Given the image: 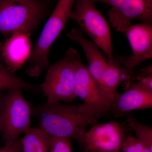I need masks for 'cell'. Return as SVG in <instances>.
I'll list each match as a JSON object with an SVG mask.
<instances>
[{"label": "cell", "instance_id": "obj_1", "mask_svg": "<svg viewBox=\"0 0 152 152\" xmlns=\"http://www.w3.org/2000/svg\"><path fill=\"white\" fill-rule=\"evenodd\" d=\"M39 120V128L51 137H66L77 142L80 149L89 125L98 124L80 107L60 102L45 103L31 107Z\"/></svg>", "mask_w": 152, "mask_h": 152}, {"label": "cell", "instance_id": "obj_2", "mask_svg": "<svg viewBox=\"0 0 152 152\" xmlns=\"http://www.w3.org/2000/svg\"><path fill=\"white\" fill-rule=\"evenodd\" d=\"M55 0H0V32L30 34L50 14Z\"/></svg>", "mask_w": 152, "mask_h": 152}, {"label": "cell", "instance_id": "obj_3", "mask_svg": "<svg viewBox=\"0 0 152 152\" xmlns=\"http://www.w3.org/2000/svg\"><path fill=\"white\" fill-rule=\"evenodd\" d=\"M75 0H59L44 26L33 49L26 69L28 75L37 77L50 65L49 56L52 45L65 27Z\"/></svg>", "mask_w": 152, "mask_h": 152}, {"label": "cell", "instance_id": "obj_4", "mask_svg": "<svg viewBox=\"0 0 152 152\" xmlns=\"http://www.w3.org/2000/svg\"><path fill=\"white\" fill-rule=\"evenodd\" d=\"M80 58L78 52L70 48L61 59L49 67L45 80L40 84L47 102L69 104L76 99L74 71L75 63Z\"/></svg>", "mask_w": 152, "mask_h": 152}, {"label": "cell", "instance_id": "obj_5", "mask_svg": "<svg viewBox=\"0 0 152 152\" xmlns=\"http://www.w3.org/2000/svg\"><path fill=\"white\" fill-rule=\"evenodd\" d=\"M21 91L13 88L0 92V126L5 145L12 143L31 128V107Z\"/></svg>", "mask_w": 152, "mask_h": 152}, {"label": "cell", "instance_id": "obj_6", "mask_svg": "<svg viewBox=\"0 0 152 152\" xmlns=\"http://www.w3.org/2000/svg\"><path fill=\"white\" fill-rule=\"evenodd\" d=\"M92 0H75L69 16L86 33L109 60L115 59L110 31L107 22Z\"/></svg>", "mask_w": 152, "mask_h": 152}, {"label": "cell", "instance_id": "obj_7", "mask_svg": "<svg viewBox=\"0 0 152 152\" xmlns=\"http://www.w3.org/2000/svg\"><path fill=\"white\" fill-rule=\"evenodd\" d=\"M74 88L76 96L84 102L79 105L96 121L101 116L112 112L110 101L101 93L88 66L82 63L81 58L75 64Z\"/></svg>", "mask_w": 152, "mask_h": 152}, {"label": "cell", "instance_id": "obj_8", "mask_svg": "<svg viewBox=\"0 0 152 152\" xmlns=\"http://www.w3.org/2000/svg\"><path fill=\"white\" fill-rule=\"evenodd\" d=\"M112 7L108 12L110 26L117 32H124L132 20L152 25V0H92Z\"/></svg>", "mask_w": 152, "mask_h": 152}, {"label": "cell", "instance_id": "obj_9", "mask_svg": "<svg viewBox=\"0 0 152 152\" xmlns=\"http://www.w3.org/2000/svg\"><path fill=\"white\" fill-rule=\"evenodd\" d=\"M124 33L132 48V54L116 55L114 57L125 67L132 77L135 68L152 58V25L143 23L132 25Z\"/></svg>", "mask_w": 152, "mask_h": 152}, {"label": "cell", "instance_id": "obj_10", "mask_svg": "<svg viewBox=\"0 0 152 152\" xmlns=\"http://www.w3.org/2000/svg\"><path fill=\"white\" fill-rule=\"evenodd\" d=\"M121 123L110 121L95 124L85 136L82 152H119L126 139Z\"/></svg>", "mask_w": 152, "mask_h": 152}, {"label": "cell", "instance_id": "obj_11", "mask_svg": "<svg viewBox=\"0 0 152 152\" xmlns=\"http://www.w3.org/2000/svg\"><path fill=\"white\" fill-rule=\"evenodd\" d=\"M31 34L16 32L12 33L4 42H0V57L5 66L12 73L27 62L31 53Z\"/></svg>", "mask_w": 152, "mask_h": 152}, {"label": "cell", "instance_id": "obj_12", "mask_svg": "<svg viewBox=\"0 0 152 152\" xmlns=\"http://www.w3.org/2000/svg\"><path fill=\"white\" fill-rule=\"evenodd\" d=\"M129 84L125 92L116 93L111 99L112 112L116 116L131 111L152 108V91L134 82Z\"/></svg>", "mask_w": 152, "mask_h": 152}, {"label": "cell", "instance_id": "obj_13", "mask_svg": "<svg viewBox=\"0 0 152 152\" xmlns=\"http://www.w3.org/2000/svg\"><path fill=\"white\" fill-rule=\"evenodd\" d=\"M67 36L71 40L78 44L83 50L88 64L89 72L99 87L103 75L107 67L108 59L102 54L94 42L85 37L83 32L80 28L72 29Z\"/></svg>", "mask_w": 152, "mask_h": 152}, {"label": "cell", "instance_id": "obj_14", "mask_svg": "<svg viewBox=\"0 0 152 152\" xmlns=\"http://www.w3.org/2000/svg\"><path fill=\"white\" fill-rule=\"evenodd\" d=\"M131 76L124 66L115 59L108 60L107 67L103 75L100 85V91L103 95L110 101L117 93L118 87L124 82L130 80Z\"/></svg>", "mask_w": 152, "mask_h": 152}, {"label": "cell", "instance_id": "obj_15", "mask_svg": "<svg viewBox=\"0 0 152 152\" xmlns=\"http://www.w3.org/2000/svg\"><path fill=\"white\" fill-rule=\"evenodd\" d=\"M19 140L22 152H49L51 137L39 128L31 127Z\"/></svg>", "mask_w": 152, "mask_h": 152}, {"label": "cell", "instance_id": "obj_16", "mask_svg": "<svg viewBox=\"0 0 152 152\" xmlns=\"http://www.w3.org/2000/svg\"><path fill=\"white\" fill-rule=\"evenodd\" d=\"M0 60V92L11 89H19L33 94L42 93L40 85L28 83L12 73Z\"/></svg>", "mask_w": 152, "mask_h": 152}, {"label": "cell", "instance_id": "obj_17", "mask_svg": "<svg viewBox=\"0 0 152 152\" xmlns=\"http://www.w3.org/2000/svg\"><path fill=\"white\" fill-rule=\"evenodd\" d=\"M128 126L134 131L137 138L152 151V128L139 122L134 118L127 121Z\"/></svg>", "mask_w": 152, "mask_h": 152}, {"label": "cell", "instance_id": "obj_18", "mask_svg": "<svg viewBox=\"0 0 152 152\" xmlns=\"http://www.w3.org/2000/svg\"><path fill=\"white\" fill-rule=\"evenodd\" d=\"M132 79L137 85L152 91V64L142 69L134 77H131Z\"/></svg>", "mask_w": 152, "mask_h": 152}, {"label": "cell", "instance_id": "obj_19", "mask_svg": "<svg viewBox=\"0 0 152 152\" xmlns=\"http://www.w3.org/2000/svg\"><path fill=\"white\" fill-rule=\"evenodd\" d=\"M120 150L122 152H152L137 138L132 136L126 137Z\"/></svg>", "mask_w": 152, "mask_h": 152}, {"label": "cell", "instance_id": "obj_20", "mask_svg": "<svg viewBox=\"0 0 152 152\" xmlns=\"http://www.w3.org/2000/svg\"><path fill=\"white\" fill-rule=\"evenodd\" d=\"M72 140L69 138L51 137L49 152H72Z\"/></svg>", "mask_w": 152, "mask_h": 152}, {"label": "cell", "instance_id": "obj_21", "mask_svg": "<svg viewBox=\"0 0 152 152\" xmlns=\"http://www.w3.org/2000/svg\"><path fill=\"white\" fill-rule=\"evenodd\" d=\"M0 152H21L20 140L17 139L10 144L0 147Z\"/></svg>", "mask_w": 152, "mask_h": 152}, {"label": "cell", "instance_id": "obj_22", "mask_svg": "<svg viewBox=\"0 0 152 152\" xmlns=\"http://www.w3.org/2000/svg\"><path fill=\"white\" fill-rule=\"evenodd\" d=\"M1 134V126H0V134Z\"/></svg>", "mask_w": 152, "mask_h": 152}, {"label": "cell", "instance_id": "obj_23", "mask_svg": "<svg viewBox=\"0 0 152 152\" xmlns=\"http://www.w3.org/2000/svg\"><path fill=\"white\" fill-rule=\"evenodd\" d=\"M0 60H1V57H0Z\"/></svg>", "mask_w": 152, "mask_h": 152}]
</instances>
